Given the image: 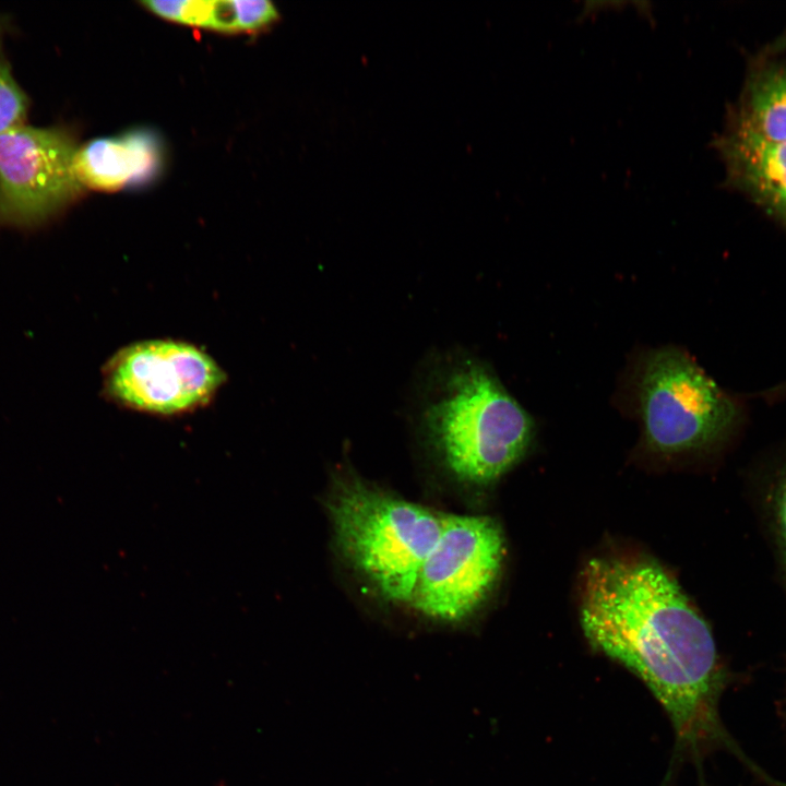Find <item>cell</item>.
<instances>
[{"label": "cell", "instance_id": "6da1fadb", "mask_svg": "<svg viewBox=\"0 0 786 786\" xmlns=\"http://www.w3.org/2000/svg\"><path fill=\"white\" fill-rule=\"evenodd\" d=\"M580 621L596 651L635 674L672 724L679 754L727 751L766 785L769 775L719 715L729 676L708 624L677 581L647 559L596 558L583 572Z\"/></svg>", "mask_w": 786, "mask_h": 786}, {"label": "cell", "instance_id": "7a4b0ae2", "mask_svg": "<svg viewBox=\"0 0 786 786\" xmlns=\"http://www.w3.org/2000/svg\"><path fill=\"white\" fill-rule=\"evenodd\" d=\"M433 378L420 409L429 445L457 480L489 485L527 451L532 418L476 358H452Z\"/></svg>", "mask_w": 786, "mask_h": 786}, {"label": "cell", "instance_id": "3957f363", "mask_svg": "<svg viewBox=\"0 0 786 786\" xmlns=\"http://www.w3.org/2000/svg\"><path fill=\"white\" fill-rule=\"evenodd\" d=\"M343 558L384 600L412 603L443 515L353 476H341L327 500Z\"/></svg>", "mask_w": 786, "mask_h": 786}, {"label": "cell", "instance_id": "277c9868", "mask_svg": "<svg viewBox=\"0 0 786 786\" xmlns=\"http://www.w3.org/2000/svg\"><path fill=\"white\" fill-rule=\"evenodd\" d=\"M638 376L644 439L655 453L708 450L726 440L741 421L740 404L676 347L648 353Z\"/></svg>", "mask_w": 786, "mask_h": 786}, {"label": "cell", "instance_id": "5b68a950", "mask_svg": "<svg viewBox=\"0 0 786 786\" xmlns=\"http://www.w3.org/2000/svg\"><path fill=\"white\" fill-rule=\"evenodd\" d=\"M504 556L500 525L489 516L443 515L439 537L425 559L412 600L424 616L462 622L486 602Z\"/></svg>", "mask_w": 786, "mask_h": 786}, {"label": "cell", "instance_id": "8992f818", "mask_svg": "<svg viewBox=\"0 0 786 786\" xmlns=\"http://www.w3.org/2000/svg\"><path fill=\"white\" fill-rule=\"evenodd\" d=\"M225 374L193 344L152 340L117 352L105 366L106 394L123 407L159 416L194 410L217 393Z\"/></svg>", "mask_w": 786, "mask_h": 786}, {"label": "cell", "instance_id": "52a82bcc", "mask_svg": "<svg viewBox=\"0 0 786 786\" xmlns=\"http://www.w3.org/2000/svg\"><path fill=\"white\" fill-rule=\"evenodd\" d=\"M75 151L61 129L21 124L1 134L0 226H38L74 201L84 190Z\"/></svg>", "mask_w": 786, "mask_h": 786}, {"label": "cell", "instance_id": "ba28073f", "mask_svg": "<svg viewBox=\"0 0 786 786\" xmlns=\"http://www.w3.org/2000/svg\"><path fill=\"white\" fill-rule=\"evenodd\" d=\"M164 157L157 133L135 129L76 147L73 170L83 189L115 192L154 180L164 166Z\"/></svg>", "mask_w": 786, "mask_h": 786}, {"label": "cell", "instance_id": "9c48e42d", "mask_svg": "<svg viewBox=\"0 0 786 786\" xmlns=\"http://www.w3.org/2000/svg\"><path fill=\"white\" fill-rule=\"evenodd\" d=\"M727 180L786 227V142L733 128L716 141Z\"/></svg>", "mask_w": 786, "mask_h": 786}, {"label": "cell", "instance_id": "30bf717a", "mask_svg": "<svg viewBox=\"0 0 786 786\" xmlns=\"http://www.w3.org/2000/svg\"><path fill=\"white\" fill-rule=\"evenodd\" d=\"M142 5L165 20L222 33L257 32L279 19L266 0H154Z\"/></svg>", "mask_w": 786, "mask_h": 786}, {"label": "cell", "instance_id": "8fae6325", "mask_svg": "<svg viewBox=\"0 0 786 786\" xmlns=\"http://www.w3.org/2000/svg\"><path fill=\"white\" fill-rule=\"evenodd\" d=\"M735 127L786 142V62L766 64L748 79Z\"/></svg>", "mask_w": 786, "mask_h": 786}, {"label": "cell", "instance_id": "7c38bea8", "mask_svg": "<svg viewBox=\"0 0 786 786\" xmlns=\"http://www.w3.org/2000/svg\"><path fill=\"white\" fill-rule=\"evenodd\" d=\"M27 100L7 64L0 60V135L24 124Z\"/></svg>", "mask_w": 786, "mask_h": 786}, {"label": "cell", "instance_id": "4fadbf2b", "mask_svg": "<svg viewBox=\"0 0 786 786\" xmlns=\"http://www.w3.org/2000/svg\"><path fill=\"white\" fill-rule=\"evenodd\" d=\"M774 510L778 537L786 558V473L782 476L776 490Z\"/></svg>", "mask_w": 786, "mask_h": 786}, {"label": "cell", "instance_id": "5bb4252c", "mask_svg": "<svg viewBox=\"0 0 786 786\" xmlns=\"http://www.w3.org/2000/svg\"><path fill=\"white\" fill-rule=\"evenodd\" d=\"M760 395L769 402H776L786 398V380L764 390Z\"/></svg>", "mask_w": 786, "mask_h": 786}, {"label": "cell", "instance_id": "9a60e30c", "mask_svg": "<svg viewBox=\"0 0 786 786\" xmlns=\"http://www.w3.org/2000/svg\"><path fill=\"white\" fill-rule=\"evenodd\" d=\"M782 50H786V31L770 47L772 52Z\"/></svg>", "mask_w": 786, "mask_h": 786}]
</instances>
